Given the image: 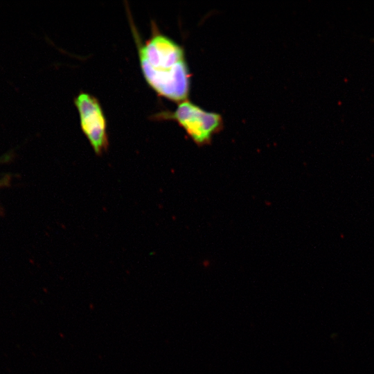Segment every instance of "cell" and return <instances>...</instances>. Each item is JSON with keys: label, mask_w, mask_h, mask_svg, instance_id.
I'll return each mask as SVG.
<instances>
[{"label": "cell", "mask_w": 374, "mask_h": 374, "mask_svg": "<svg viewBox=\"0 0 374 374\" xmlns=\"http://www.w3.org/2000/svg\"><path fill=\"white\" fill-rule=\"evenodd\" d=\"M139 55L143 76L158 94L179 103L187 100L190 74L180 45L158 33L140 46Z\"/></svg>", "instance_id": "obj_1"}, {"label": "cell", "mask_w": 374, "mask_h": 374, "mask_svg": "<svg viewBox=\"0 0 374 374\" xmlns=\"http://www.w3.org/2000/svg\"><path fill=\"white\" fill-rule=\"evenodd\" d=\"M164 117L173 119L183 127L197 145L207 144L213 134L222 127V118L217 113L206 112L197 105L184 100L176 110Z\"/></svg>", "instance_id": "obj_2"}, {"label": "cell", "mask_w": 374, "mask_h": 374, "mask_svg": "<svg viewBox=\"0 0 374 374\" xmlns=\"http://www.w3.org/2000/svg\"><path fill=\"white\" fill-rule=\"evenodd\" d=\"M80 126L94 151L99 154L106 149L108 140L106 120L98 100L87 93H80L75 99Z\"/></svg>", "instance_id": "obj_3"}]
</instances>
